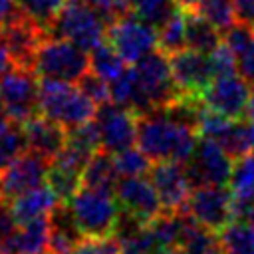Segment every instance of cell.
I'll list each match as a JSON object with an SVG mask.
<instances>
[{
    "instance_id": "cell-7",
    "label": "cell",
    "mask_w": 254,
    "mask_h": 254,
    "mask_svg": "<svg viewBox=\"0 0 254 254\" xmlns=\"http://www.w3.org/2000/svg\"><path fill=\"white\" fill-rule=\"evenodd\" d=\"M38 75L20 65H12L0 75V99L4 113L16 121L26 123L34 115H38V91L40 83L36 79Z\"/></svg>"
},
{
    "instance_id": "cell-24",
    "label": "cell",
    "mask_w": 254,
    "mask_h": 254,
    "mask_svg": "<svg viewBox=\"0 0 254 254\" xmlns=\"http://www.w3.org/2000/svg\"><path fill=\"white\" fill-rule=\"evenodd\" d=\"M214 141L236 161L254 149V125L246 119H230Z\"/></svg>"
},
{
    "instance_id": "cell-8",
    "label": "cell",
    "mask_w": 254,
    "mask_h": 254,
    "mask_svg": "<svg viewBox=\"0 0 254 254\" xmlns=\"http://www.w3.org/2000/svg\"><path fill=\"white\" fill-rule=\"evenodd\" d=\"M105 40L127 64H135L157 48V28L133 12H127L107 24Z\"/></svg>"
},
{
    "instance_id": "cell-32",
    "label": "cell",
    "mask_w": 254,
    "mask_h": 254,
    "mask_svg": "<svg viewBox=\"0 0 254 254\" xmlns=\"http://www.w3.org/2000/svg\"><path fill=\"white\" fill-rule=\"evenodd\" d=\"M109 93H111V101H115L119 105H125V107L135 111L137 99H139V87H137V77H135L133 64L127 65L115 79L109 81Z\"/></svg>"
},
{
    "instance_id": "cell-16",
    "label": "cell",
    "mask_w": 254,
    "mask_h": 254,
    "mask_svg": "<svg viewBox=\"0 0 254 254\" xmlns=\"http://www.w3.org/2000/svg\"><path fill=\"white\" fill-rule=\"evenodd\" d=\"M119 206L143 222H151L163 212V204L149 177H119L113 190Z\"/></svg>"
},
{
    "instance_id": "cell-47",
    "label": "cell",
    "mask_w": 254,
    "mask_h": 254,
    "mask_svg": "<svg viewBox=\"0 0 254 254\" xmlns=\"http://www.w3.org/2000/svg\"><path fill=\"white\" fill-rule=\"evenodd\" d=\"M244 119L254 125V87H252V93H250V99H248V105L244 111Z\"/></svg>"
},
{
    "instance_id": "cell-49",
    "label": "cell",
    "mask_w": 254,
    "mask_h": 254,
    "mask_svg": "<svg viewBox=\"0 0 254 254\" xmlns=\"http://www.w3.org/2000/svg\"><path fill=\"white\" fill-rule=\"evenodd\" d=\"M2 115H6V113H4V107H2V99H0V117Z\"/></svg>"
},
{
    "instance_id": "cell-26",
    "label": "cell",
    "mask_w": 254,
    "mask_h": 254,
    "mask_svg": "<svg viewBox=\"0 0 254 254\" xmlns=\"http://www.w3.org/2000/svg\"><path fill=\"white\" fill-rule=\"evenodd\" d=\"M220 44V30H216L196 10H187V48L210 54Z\"/></svg>"
},
{
    "instance_id": "cell-30",
    "label": "cell",
    "mask_w": 254,
    "mask_h": 254,
    "mask_svg": "<svg viewBox=\"0 0 254 254\" xmlns=\"http://www.w3.org/2000/svg\"><path fill=\"white\" fill-rule=\"evenodd\" d=\"M16 4L22 16L36 22L40 28L46 30V34H50L56 18L65 6V0H16Z\"/></svg>"
},
{
    "instance_id": "cell-20",
    "label": "cell",
    "mask_w": 254,
    "mask_h": 254,
    "mask_svg": "<svg viewBox=\"0 0 254 254\" xmlns=\"http://www.w3.org/2000/svg\"><path fill=\"white\" fill-rule=\"evenodd\" d=\"M58 202H62L60 196L48 185H42V187H36V189H30V190L18 194L8 204L12 208L16 222L26 224L40 216H48L58 206Z\"/></svg>"
},
{
    "instance_id": "cell-33",
    "label": "cell",
    "mask_w": 254,
    "mask_h": 254,
    "mask_svg": "<svg viewBox=\"0 0 254 254\" xmlns=\"http://www.w3.org/2000/svg\"><path fill=\"white\" fill-rule=\"evenodd\" d=\"M196 12L204 16L220 32H226L238 20L232 0H200L196 6Z\"/></svg>"
},
{
    "instance_id": "cell-1",
    "label": "cell",
    "mask_w": 254,
    "mask_h": 254,
    "mask_svg": "<svg viewBox=\"0 0 254 254\" xmlns=\"http://www.w3.org/2000/svg\"><path fill=\"white\" fill-rule=\"evenodd\" d=\"M198 139V129L177 119L167 107L137 113V147L151 161L187 163Z\"/></svg>"
},
{
    "instance_id": "cell-15",
    "label": "cell",
    "mask_w": 254,
    "mask_h": 254,
    "mask_svg": "<svg viewBox=\"0 0 254 254\" xmlns=\"http://www.w3.org/2000/svg\"><path fill=\"white\" fill-rule=\"evenodd\" d=\"M159 194L163 210L183 212L190 194V183L187 179L185 163L179 161H153L147 175Z\"/></svg>"
},
{
    "instance_id": "cell-43",
    "label": "cell",
    "mask_w": 254,
    "mask_h": 254,
    "mask_svg": "<svg viewBox=\"0 0 254 254\" xmlns=\"http://www.w3.org/2000/svg\"><path fill=\"white\" fill-rule=\"evenodd\" d=\"M236 69L254 87V48H250L246 54H242L240 58H236Z\"/></svg>"
},
{
    "instance_id": "cell-18",
    "label": "cell",
    "mask_w": 254,
    "mask_h": 254,
    "mask_svg": "<svg viewBox=\"0 0 254 254\" xmlns=\"http://www.w3.org/2000/svg\"><path fill=\"white\" fill-rule=\"evenodd\" d=\"M24 133L28 141V149L48 157L50 161L64 149L67 141V129L60 123L44 117L42 113L34 115L24 123Z\"/></svg>"
},
{
    "instance_id": "cell-11",
    "label": "cell",
    "mask_w": 254,
    "mask_h": 254,
    "mask_svg": "<svg viewBox=\"0 0 254 254\" xmlns=\"http://www.w3.org/2000/svg\"><path fill=\"white\" fill-rule=\"evenodd\" d=\"M232 190L228 185H204L190 189L187 212L202 226L218 232L232 220Z\"/></svg>"
},
{
    "instance_id": "cell-36",
    "label": "cell",
    "mask_w": 254,
    "mask_h": 254,
    "mask_svg": "<svg viewBox=\"0 0 254 254\" xmlns=\"http://www.w3.org/2000/svg\"><path fill=\"white\" fill-rule=\"evenodd\" d=\"M173 0H131V12L155 28L175 10Z\"/></svg>"
},
{
    "instance_id": "cell-17",
    "label": "cell",
    "mask_w": 254,
    "mask_h": 254,
    "mask_svg": "<svg viewBox=\"0 0 254 254\" xmlns=\"http://www.w3.org/2000/svg\"><path fill=\"white\" fill-rule=\"evenodd\" d=\"M46 30L40 28L36 22L28 20L26 16H18L16 20H12L0 34L2 44L6 46L10 60L14 65L20 67H28L32 69L34 64V56L38 46L42 44V40L46 38Z\"/></svg>"
},
{
    "instance_id": "cell-48",
    "label": "cell",
    "mask_w": 254,
    "mask_h": 254,
    "mask_svg": "<svg viewBox=\"0 0 254 254\" xmlns=\"http://www.w3.org/2000/svg\"><path fill=\"white\" fill-rule=\"evenodd\" d=\"M155 254H187L181 246H169V248H159Z\"/></svg>"
},
{
    "instance_id": "cell-35",
    "label": "cell",
    "mask_w": 254,
    "mask_h": 254,
    "mask_svg": "<svg viewBox=\"0 0 254 254\" xmlns=\"http://www.w3.org/2000/svg\"><path fill=\"white\" fill-rule=\"evenodd\" d=\"M228 187H230L232 194L254 192V149L248 155L234 161Z\"/></svg>"
},
{
    "instance_id": "cell-51",
    "label": "cell",
    "mask_w": 254,
    "mask_h": 254,
    "mask_svg": "<svg viewBox=\"0 0 254 254\" xmlns=\"http://www.w3.org/2000/svg\"><path fill=\"white\" fill-rule=\"evenodd\" d=\"M40 254H56V252H54V250H50V248H48V250H44V252H40Z\"/></svg>"
},
{
    "instance_id": "cell-2",
    "label": "cell",
    "mask_w": 254,
    "mask_h": 254,
    "mask_svg": "<svg viewBox=\"0 0 254 254\" xmlns=\"http://www.w3.org/2000/svg\"><path fill=\"white\" fill-rule=\"evenodd\" d=\"M38 111L69 131L91 121L97 105L79 89L77 83L42 79L38 91Z\"/></svg>"
},
{
    "instance_id": "cell-21",
    "label": "cell",
    "mask_w": 254,
    "mask_h": 254,
    "mask_svg": "<svg viewBox=\"0 0 254 254\" xmlns=\"http://www.w3.org/2000/svg\"><path fill=\"white\" fill-rule=\"evenodd\" d=\"M10 254H40L50 248V220L40 216L26 224H18L10 238L2 244Z\"/></svg>"
},
{
    "instance_id": "cell-46",
    "label": "cell",
    "mask_w": 254,
    "mask_h": 254,
    "mask_svg": "<svg viewBox=\"0 0 254 254\" xmlns=\"http://www.w3.org/2000/svg\"><path fill=\"white\" fill-rule=\"evenodd\" d=\"M14 64H12V60H10V54H8V50H6V46L2 44V40H0V75L6 71V69H10Z\"/></svg>"
},
{
    "instance_id": "cell-50",
    "label": "cell",
    "mask_w": 254,
    "mask_h": 254,
    "mask_svg": "<svg viewBox=\"0 0 254 254\" xmlns=\"http://www.w3.org/2000/svg\"><path fill=\"white\" fill-rule=\"evenodd\" d=\"M0 254H10V252H8V250H6L4 246H0Z\"/></svg>"
},
{
    "instance_id": "cell-42",
    "label": "cell",
    "mask_w": 254,
    "mask_h": 254,
    "mask_svg": "<svg viewBox=\"0 0 254 254\" xmlns=\"http://www.w3.org/2000/svg\"><path fill=\"white\" fill-rule=\"evenodd\" d=\"M16 226H18V222L12 214L10 204L0 200V246L10 238V234L16 230Z\"/></svg>"
},
{
    "instance_id": "cell-41",
    "label": "cell",
    "mask_w": 254,
    "mask_h": 254,
    "mask_svg": "<svg viewBox=\"0 0 254 254\" xmlns=\"http://www.w3.org/2000/svg\"><path fill=\"white\" fill-rule=\"evenodd\" d=\"M232 220H244L254 224V192L232 196Z\"/></svg>"
},
{
    "instance_id": "cell-29",
    "label": "cell",
    "mask_w": 254,
    "mask_h": 254,
    "mask_svg": "<svg viewBox=\"0 0 254 254\" xmlns=\"http://www.w3.org/2000/svg\"><path fill=\"white\" fill-rule=\"evenodd\" d=\"M28 149L24 125L12 119L0 123V173Z\"/></svg>"
},
{
    "instance_id": "cell-6",
    "label": "cell",
    "mask_w": 254,
    "mask_h": 254,
    "mask_svg": "<svg viewBox=\"0 0 254 254\" xmlns=\"http://www.w3.org/2000/svg\"><path fill=\"white\" fill-rule=\"evenodd\" d=\"M107 22L99 16L89 0H65V6L50 30L52 36L65 38L85 52L103 42Z\"/></svg>"
},
{
    "instance_id": "cell-22",
    "label": "cell",
    "mask_w": 254,
    "mask_h": 254,
    "mask_svg": "<svg viewBox=\"0 0 254 254\" xmlns=\"http://www.w3.org/2000/svg\"><path fill=\"white\" fill-rule=\"evenodd\" d=\"M179 246L187 254H222L220 236L214 234V230L196 222L189 212L185 214V224H183Z\"/></svg>"
},
{
    "instance_id": "cell-5",
    "label": "cell",
    "mask_w": 254,
    "mask_h": 254,
    "mask_svg": "<svg viewBox=\"0 0 254 254\" xmlns=\"http://www.w3.org/2000/svg\"><path fill=\"white\" fill-rule=\"evenodd\" d=\"M67 206L83 236L87 238L113 236L121 208L111 190H101L81 185L75 190V194L67 200Z\"/></svg>"
},
{
    "instance_id": "cell-39",
    "label": "cell",
    "mask_w": 254,
    "mask_h": 254,
    "mask_svg": "<svg viewBox=\"0 0 254 254\" xmlns=\"http://www.w3.org/2000/svg\"><path fill=\"white\" fill-rule=\"evenodd\" d=\"M210 65H212V71H214V77H220V75H230L236 71V58L232 54V50L220 42L210 54Z\"/></svg>"
},
{
    "instance_id": "cell-31",
    "label": "cell",
    "mask_w": 254,
    "mask_h": 254,
    "mask_svg": "<svg viewBox=\"0 0 254 254\" xmlns=\"http://www.w3.org/2000/svg\"><path fill=\"white\" fill-rule=\"evenodd\" d=\"M46 185L60 196V200L67 202L75 194V190L81 187V173H77L73 169H67V167L52 161L50 163V169H48Z\"/></svg>"
},
{
    "instance_id": "cell-27",
    "label": "cell",
    "mask_w": 254,
    "mask_h": 254,
    "mask_svg": "<svg viewBox=\"0 0 254 254\" xmlns=\"http://www.w3.org/2000/svg\"><path fill=\"white\" fill-rule=\"evenodd\" d=\"M222 254H254V224L244 220H230L218 230Z\"/></svg>"
},
{
    "instance_id": "cell-10",
    "label": "cell",
    "mask_w": 254,
    "mask_h": 254,
    "mask_svg": "<svg viewBox=\"0 0 254 254\" xmlns=\"http://www.w3.org/2000/svg\"><path fill=\"white\" fill-rule=\"evenodd\" d=\"M101 149L115 155L137 143V113L115 101H107L97 107L93 117Z\"/></svg>"
},
{
    "instance_id": "cell-4",
    "label": "cell",
    "mask_w": 254,
    "mask_h": 254,
    "mask_svg": "<svg viewBox=\"0 0 254 254\" xmlns=\"http://www.w3.org/2000/svg\"><path fill=\"white\" fill-rule=\"evenodd\" d=\"M137 87H139V99L135 113H147L157 107H165L181 97V91L177 89L173 75H171V64L165 52L153 50L141 60L133 64Z\"/></svg>"
},
{
    "instance_id": "cell-45",
    "label": "cell",
    "mask_w": 254,
    "mask_h": 254,
    "mask_svg": "<svg viewBox=\"0 0 254 254\" xmlns=\"http://www.w3.org/2000/svg\"><path fill=\"white\" fill-rule=\"evenodd\" d=\"M236 18L246 24H254V0H232Z\"/></svg>"
},
{
    "instance_id": "cell-34",
    "label": "cell",
    "mask_w": 254,
    "mask_h": 254,
    "mask_svg": "<svg viewBox=\"0 0 254 254\" xmlns=\"http://www.w3.org/2000/svg\"><path fill=\"white\" fill-rule=\"evenodd\" d=\"M115 159V167L119 171L121 177H139V175H147L153 161L137 147H127L119 153L113 155Z\"/></svg>"
},
{
    "instance_id": "cell-12",
    "label": "cell",
    "mask_w": 254,
    "mask_h": 254,
    "mask_svg": "<svg viewBox=\"0 0 254 254\" xmlns=\"http://www.w3.org/2000/svg\"><path fill=\"white\" fill-rule=\"evenodd\" d=\"M50 163L52 161L48 157L26 149L12 165L0 173V200L10 202L18 194L46 185Z\"/></svg>"
},
{
    "instance_id": "cell-3",
    "label": "cell",
    "mask_w": 254,
    "mask_h": 254,
    "mask_svg": "<svg viewBox=\"0 0 254 254\" xmlns=\"http://www.w3.org/2000/svg\"><path fill=\"white\" fill-rule=\"evenodd\" d=\"M32 71L40 79L77 83L89 71V56L65 38L46 36L36 50Z\"/></svg>"
},
{
    "instance_id": "cell-40",
    "label": "cell",
    "mask_w": 254,
    "mask_h": 254,
    "mask_svg": "<svg viewBox=\"0 0 254 254\" xmlns=\"http://www.w3.org/2000/svg\"><path fill=\"white\" fill-rule=\"evenodd\" d=\"M89 2L107 24H111L113 20H117L119 16H123L127 12H131V0H89Z\"/></svg>"
},
{
    "instance_id": "cell-37",
    "label": "cell",
    "mask_w": 254,
    "mask_h": 254,
    "mask_svg": "<svg viewBox=\"0 0 254 254\" xmlns=\"http://www.w3.org/2000/svg\"><path fill=\"white\" fill-rule=\"evenodd\" d=\"M79 89L99 107L107 101H111V93H109V83L105 79H101L99 75H95L93 71H87L79 81H77Z\"/></svg>"
},
{
    "instance_id": "cell-44",
    "label": "cell",
    "mask_w": 254,
    "mask_h": 254,
    "mask_svg": "<svg viewBox=\"0 0 254 254\" xmlns=\"http://www.w3.org/2000/svg\"><path fill=\"white\" fill-rule=\"evenodd\" d=\"M20 14H22V12H20L16 0H0V34H2V30H4L12 20H16Z\"/></svg>"
},
{
    "instance_id": "cell-13",
    "label": "cell",
    "mask_w": 254,
    "mask_h": 254,
    "mask_svg": "<svg viewBox=\"0 0 254 254\" xmlns=\"http://www.w3.org/2000/svg\"><path fill=\"white\" fill-rule=\"evenodd\" d=\"M169 64H171L173 81H175L177 89L181 91V95L200 97L202 91L214 79V71H212L208 54H202V52H196L190 48H183L169 56Z\"/></svg>"
},
{
    "instance_id": "cell-38",
    "label": "cell",
    "mask_w": 254,
    "mask_h": 254,
    "mask_svg": "<svg viewBox=\"0 0 254 254\" xmlns=\"http://www.w3.org/2000/svg\"><path fill=\"white\" fill-rule=\"evenodd\" d=\"M71 254H121V246L115 236L107 238H83Z\"/></svg>"
},
{
    "instance_id": "cell-23",
    "label": "cell",
    "mask_w": 254,
    "mask_h": 254,
    "mask_svg": "<svg viewBox=\"0 0 254 254\" xmlns=\"http://www.w3.org/2000/svg\"><path fill=\"white\" fill-rule=\"evenodd\" d=\"M119 171L115 167V159L111 153L99 149L91 155L87 161L83 173H81V185L91 187V189H101V190H115V185L119 181Z\"/></svg>"
},
{
    "instance_id": "cell-9",
    "label": "cell",
    "mask_w": 254,
    "mask_h": 254,
    "mask_svg": "<svg viewBox=\"0 0 254 254\" xmlns=\"http://www.w3.org/2000/svg\"><path fill=\"white\" fill-rule=\"evenodd\" d=\"M234 159L210 137H200L190 159L185 163L190 189L204 185H228Z\"/></svg>"
},
{
    "instance_id": "cell-25",
    "label": "cell",
    "mask_w": 254,
    "mask_h": 254,
    "mask_svg": "<svg viewBox=\"0 0 254 254\" xmlns=\"http://www.w3.org/2000/svg\"><path fill=\"white\" fill-rule=\"evenodd\" d=\"M157 48L167 56L187 48V10L177 6L157 26Z\"/></svg>"
},
{
    "instance_id": "cell-14",
    "label": "cell",
    "mask_w": 254,
    "mask_h": 254,
    "mask_svg": "<svg viewBox=\"0 0 254 254\" xmlns=\"http://www.w3.org/2000/svg\"><path fill=\"white\" fill-rule=\"evenodd\" d=\"M252 93V85L240 75H220L210 81V85L202 91V101L208 109L228 119H242L248 99Z\"/></svg>"
},
{
    "instance_id": "cell-19",
    "label": "cell",
    "mask_w": 254,
    "mask_h": 254,
    "mask_svg": "<svg viewBox=\"0 0 254 254\" xmlns=\"http://www.w3.org/2000/svg\"><path fill=\"white\" fill-rule=\"evenodd\" d=\"M50 220V250L56 254H71V250L85 238L67 206V202H58V206L48 214Z\"/></svg>"
},
{
    "instance_id": "cell-28",
    "label": "cell",
    "mask_w": 254,
    "mask_h": 254,
    "mask_svg": "<svg viewBox=\"0 0 254 254\" xmlns=\"http://www.w3.org/2000/svg\"><path fill=\"white\" fill-rule=\"evenodd\" d=\"M125 64L127 62L115 52L109 42H99L95 48L89 50V71H93L107 83L127 67Z\"/></svg>"
}]
</instances>
